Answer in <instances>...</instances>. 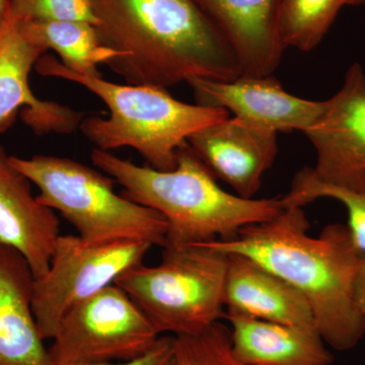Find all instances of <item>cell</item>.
Listing matches in <instances>:
<instances>
[{"mask_svg":"<svg viewBox=\"0 0 365 365\" xmlns=\"http://www.w3.org/2000/svg\"><path fill=\"white\" fill-rule=\"evenodd\" d=\"M309 230L302 207H285L269 222L242 228L234 239L208 244L247 257L292 285L309 302L326 344L349 351L365 334L355 300L362 256L344 225H327L318 237Z\"/></svg>","mask_w":365,"mask_h":365,"instance_id":"1","label":"cell"},{"mask_svg":"<svg viewBox=\"0 0 365 365\" xmlns=\"http://www.w3.org/2000/svg\"><path fill=\"white\" fill-rule=\"evenodd\" d=\"M108 64L129 85L169 88L190 78L242 76L235 52L195 0H91Z\"/></svg>","mask_w":365,"mask_h":365,"instance_id":"2","label":"cell"},{"mask_svg":"<svg viewBox=\"0 0 365 365\" xmlns=\"http://www.w3.org/2000/svg\"><path fill=\"white\" fill-rule=\"evenodd\" d=\"M91 160L123 187L122 196L165 218V247L234 239L242 228L269 222L284 209L281 198L248 199L228 193L187 143L178 150L172 170L141 167L98 148Z\"/></svg>","mask_w":365,"mask_h":365,"instance_id":"3","label":"cell"},{"mask_svg":"<svg viewBox=\"0 0 365 365\" xmlns=\"http://www.w3.org/2000/svg\"><path fill=\"white\" fill-rule=\"evenodd\" d=\"M43 76L78 83L109 108V118L83 119L79 129L96 148L109 151L131 148L151 168L172 170L178 150L189 137L230 117L222 108L191 105L178 101L167 88L145 85H118L101 76L71 71L52 56H42L35 66Z\"/></svg>","mask_w":365,"mask_h":365,"instance_id":"4","label":"cell"},{"mask_svg":"<svg viewBox=\"0 0 365 365\" xmlns=\"http://www.w3.org/2000/svg\"><path fill=\"white\" fill-rule=\"evenodd\" d=\"M11 163L40 190L39 202L58 211L85 241H137L165 247V218L115 193L111 177L52 155L11 157Z\"/></svg>","mask_w":365,"mask_h":365,"instance_id":"5","label":"cell"},{"mask_svg":"<svg viewBox=\"0 0 365 365\" xmlns=\"http://www.w3.org/2000/svg\"><path fill=\"white\" fill-rule=\"evenodd\" d=\"M163 248L160 264H140L115 284L143 309L158 335L202 333L225 316L228 255L208 242Z\"/></svg>","mask_w":365,"mask_h":365,"instance_id":"6","label":"cell"},{"mask_svg":"<svg viewBox=\"0 0 365 365\" xmlns=\"http://www.w3.org/2000/svg\"><path fill=\"white\" fill-rule=\"evenodd\" d=\"M158 337L143 309L112 284L66 312L48 351L54 365L126 362L146 354Z\"/></svg>","mask_w":365,"mask_h":365,"instance_id":"7","label":"cell"},{"mask_svg":"<svg viewBox=\"0 0 365 365\" xmlns=\"http://www.w3.org/2000/svg\"><path fill=\"white\" fill-rule=\"evenodd\" d=\"M151 247L143 242H90L78 235H60L47 273L33 282V313L43 339L56 337L71 307L143 264Z\"/></svg>","mask_w":365,"mask_h":365,"instance_id":"8","label":"cell"},{"mask_svg":"<svg viewBox=\"0 0 365 365\" xmlns=\"http://www.w3.org/2000/svg\"><path fill=\"white\" fill-rule=\"evenodd\" d=\"M304 134L316 150L314 179L327 186L365 191V73L354 63L344 83L324 101L321 114Z\"/></svg>","mask_w":365,"mask_h":365,"instance_id":"9","label":"cell"},{"mask_svg":"<svg viewBox=\"0 0 365 365\" xmlns=\"http://www.w3.org/2000/svg\"><path fill=\"white\" fill-rule=\"evenodd\" d=\"M198 105L222 108L249 123L273 132H306L321 114L323 102L287 93L272 76H240L232 81L190 78Z\"/></svg>","mask_w":365,"mask_h":365,"instance_id":"10","label":"cell"},{"mask_svg":"<svg viewBox=\"0 0 365 365\" xmlns=\"http://www.w3.org/2000/svg\"><path fill=\"white\" fill-rule=\"evenodd\" d=\"M45 52L24 35L19 19L7 6L0 33V131L13 124L21 107L24 122L37 134L71 133L81 126L83 114L39 100L31 90V71Z\"/></svg>","mask_w":365,"mask_h":365,"instance_id":"11","label":"cell"},{"mask_svg":"<svg viewBox=\"0 0 365 365\" xmlns=\"http://www.w3.org/2000/svg\"><path fill=\"white\" fill-rule=\"evenodd\" d=\"M187 143L213 176L248 199L260 190L278 153L276 132L237 117L209 125Z\"/></svg>","mask_w":365,"mask_h":365,"instance_id":"12","label":"cell"},{"mask_svg":"<svg viewBox=\"0 0 365 365\" xmlns=\"http://www.w3.org/2000/svg\"><path fill=\"white\" fill-rule=\"evenodd\" d=\"M30 182L0 145V244L18 252L39 279L49 269L59 220L33 195Z\"/></svg>","mask_w":365,"mask_h":365,"instance_id":"13","label":"cell"},{"mask_svg":"<svg viewBox=\"0 0 365 365\" xmlns=\"http://www.w3.org/2000/svg\"><path fill=\"white\" fill-rule=\"evenodd\" d=\"M232 47L244 76H272L284 47L278 32L280 0H195Z\"/></svg>","mask_w":365,"mask_h":365,"instance_id":"14","label":"cell"},{"mask_svg":"<svg viewBox=\"0 0 365 365\" xmlns=\"http://www.w3.org/2000/svg\"><path fill=\"white\" fill-rule=\"evenodd\" d=\"M225 313L281 325L317 329L309 302L292 285L256 262L228 255Z\"/></svg>","mask_w":365,"mask_h":365,"instance_id":"15","label":"cell"},{"mask_svg":"<svg viewBox=\"0 0 365 365\" xmlns=\"http://www.w3.org/2000/svg\"><path fill=\"white\" fill-rule=\"evenodd\" d=\"M33 282L25 259L0 244V365H54L34 316Z\"/></svg>","mask_w":365,"mask_h":365,"instance_id":"16","label":"cell"},{"mask_svg":"<svg viewBox=\"0 0 365 365\" xmlns=\"http://www.w3.org/2000/svg\"><path fill=\"white\" fill-rule=\"evenodd\" d=\"M235 359L247 365H331L333 356L317 329L281 325L225 313Z\"/></svg>","mask_w":365,"mask_h":365,"instance_id":"17","label":"cell"},{"mask_svg":"<svg viewBox=\"0 0 365 365\" xmlns=\"http://www.w3.org/2000/svg\"><path fill=\"white\" fill-rule=\"evenodd\" d=\"M19 21L31 42L45 51L54 50L64 66L79 74L101 76L98 66H108L116 57V52L102 45L96 26L85 21Z\"/></svg>","mask_w":365,"mask_h":365,"instance_id":"18","label":"cell"},{"mask_svg":"<svg viewBox=\"0 0 365 365\" xmlns=\"http://www.w3.org/2000/svg\"><path fill=\"white\" fill-rule=\"evenodd\" d=\"M365 0H280L278 32L284 49L309 52L318 47L343 6Z\"/></svg>","mask_w":365,"mask_h":365,"instance_id":"19","label":"cell"},{"mask_svg":"<svg viewBox=\"0 0 365 365\" xmlns=\"http://www.w3.org/2000/svg\"><path fill=\"white\" fill-rule=\"evenodd\" d=\"M319 198H332L345 206L348 230L355 248L365 258V191L327 186L314 179L309 168L295 175L289 192L281 197L285 207H304Z\"/></svg>","mask_w":365,"mask_h":365,"instance_id":"20","label":"cell"},{"mask_svg":"<svg viewBox=\"0 0 365 365\" xmlns=\"http://www.w3.org/2000/svg\"><path fill=\"white\" fill-rule=\"evenodd\" d=\"M175 365H247L235 359L230 329L215 324L197 335L174 336Z\"/></svg>","mask_w":365,"mask_h":365,"instance_id":"21","label":"cell"},{"mask_svg":"<svg viewBox=\"0 0 365 365\" xmlns=\"http://www.w3.org/2000/svg\"><path fill=\"white\" fill-rule=\"evenodd\" d=\"M9 7L21 21H85L98 25L91 0H9Z\"/></svg>","mask_w":365,"mask_h":365,"instance_id":"22","label":"cell"},{"mask_svg":"<svg viewBox=\"0 0 365 365\" xmlns=\"http://www.w3.org/2000/svg\"><path fill=\"white\" fill-rule=\"evenodd\" d=\"M88 365H175L174 336H160L150 351L135 360Z\"/></svg>","mask_w":365,"mask_h":365,"instance_id":"23","label":"cell"},{"mask_svg":"<svg viewBox=\"0 0 365 365\" xmlns=\"http://www.w3.org/2000/svg\"><path fill=\"white\" fill-rule=\"evenodd\" d=\"M355 300L357 307L365 318V258L362 257L356 283H355Z\"/></svg>","mask_w":365,"mask_h":365,"instance_id":"24","label":"cell"},{"mask_svg":"<svg viewBox=\"0 0 365 365\" xmlns=\"http://www.w3.org/2000/svg\"><path fill=\"white\" fill-rule=\"evenodd\" d=\"M9 6V0H0V33H1L2 25L6 18V9Z\"/></svg>","mask_w":365,"mask_h":365,"instance_id":"25","label":"cell"}]
</instances>
